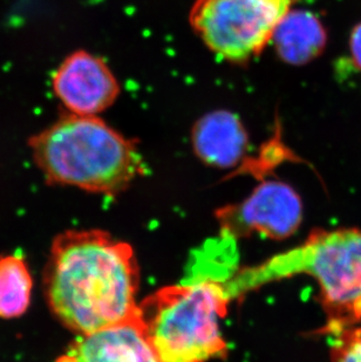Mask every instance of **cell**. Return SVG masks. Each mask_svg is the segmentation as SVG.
Wrapping results in <instances>:
<instances>
[{
	"label": "cell",
	"instance_id": "4fadbf2b",
	"mask_svg": "<svg viewBox=\"0 0 361 362\" xmlns=\"http://www.w3.org/2000/svg\"><path fill=\"white\" fill-rule=\"evenodd\" d=\"M351 52L355 64L361 69V23L352 32Z\"/></svg>",
	"mask_w": 361,
	"mask_h": 362
},
{
	"label": "cell",
	"instance_id": "3957f363",
	"mask_svg": "<svg viewBox=\"0 0 361 362\" xmlns=\"http://www.w3.org/2000/svg\"><path fill=\"white\" fill-rule=\"evenodd\" d=\"M298 274H306L317 281L328 318L323 332L338 334L361 322L360 230L314 231L303 244L239 271L227 281V288L231 299H236Z\"/></svg>",
	"mask_w": 361,
	"mask_h": 362
},
{
	"label": "cell",
	"instance_id": "8992f818",
	"mask_svg": "<svg viewBox=\"0 0 361 362\" xmlns=\"http://www.w3.org/2000/svg\"><path fill=\"white\" fill-rule=\"evenodd\" d=\"M216 217L225 236L241 238L258 233L270 240H283L299 229L303 202L291 185L264 181L248 199L219 209Z\"/></svg>",
	"mask_w": 361,
	"mask_h": 362
},
{
	"label": "cell",
	"instance_id": "7c38bea8",
	"mask_svg": "<svg viewBox=\"0 0 361 362\" xmlns=\"http://www.w3.org/2000/svg\"><path fill=\"white\" fill-rule=\"evenodd\" d=\"M336 335L331 362H361V328L348 327Z\"/></svg>",
	"mask_w": 361,
	"mask_h": 362
},
{
	"label": "cell",
	"instance_id": "7a4b0ae2",
	"mask_svg": "<svg viewBox=\"0 0 361 362\" xmlns=\"http://www.w3.org/2000/svg\"><path fill=\"white\" fill-rule=\"evenodd\" d=\"M45 181L118 195L144 174L137 142L99 117L66 114L28 140Z\"/></svg>",
	"mask_w": 361,
	"mask_h": 362
},
{
	"label": "cell",
	"instance_id": "277c9868",
	"mask_svg": "<svg viewBox=\"0 0 361 362\" xmlns=\"http://www.w3.org/2000/svg\"><path fill=\"white\" fill-rule=\"evenodd\" d=\"M231 300L227 284L207 278L156 291L139 315L162 361L208 362L228 354L219 322Z\"/></svg>",
	"mask_w": 361,
	"mask_h": 362
},
{
	"label": "cell",
	"instance_id": "6da1fadb",
	"mask_svg": "<svg viewBox=\"0 0 361 362\" xmlns=\"http://www.w3.org/2000/svg\"><path fill=\"white\" fill-rule=\"evenodd\" d=\"M140 271L132 246L103 230H69L52 242L44 292L52 315L88 334L139 313Z\"/></svg>",
	"mask_w": 361,
	"mask_h": 362
},
{
	"label": "cell",
	"instance_id": "52a82bcc",
	"mask_svg": "<svg viewBox=\"0 0 361 362\" xmlns=\"http://www.w3.org/2000/svg\"><path fill=\"white\" fill-rule=\"evenodd\" d=\"M52 89L69 113L98 117L119 98L121 87L106 62L79 49L67 55L52 76Z\"/></svg>",
	"mask_w": 361,
	"mask_h": 362
},
{
	"label": "cell",
	"instance_id": "8fae6325",
	"mask_svg": "<svg viewBox=\"0 0 361 362\" xmlns=\"http://www.w3.org/2000/svg\"><path fill=\"white\" fill-rule=\"evenodd\" d=\"M35 279L23 255L0 256V319L21 318L31 306Z\"/></svg>",
	"mask_w": 361,
	"mask_h": 362
},
{
	"label": "cell",
	"instance_id": "30bf717a",
	"mask_svg": "<svg viewBox=\"0 0 361 362\" xmlns=\"http://www.w3.org/2000/svg\"><path fill=\"white\" fill-rule=\"evenodd\" d=\"M326 39L324 26L314 14L291 10L277 26L271 41L284 62L302 66L321 54Z\"/></svg>",
	"mask_w": 361,
	"mask_h": 362
},
{
	"label": "cell",
	"instance_id": "9c48e42d",
	"mask_svg": "<svg viewBox=\"0 0 361 362\" xmlns=\"http://www.w3.org/2000/svg\"><path fill=\"white\" fill-rule=\"evenodd\" d=\"M191 144L202 162L210 167L231 169L246 161L249 135L237 114L212 110L195 122Z\"/></svg>",
	"mask_w": 361,
	"mask_h": 362
},
{
	"label": "cell",
	"instance_id": "ba28073f",
	"mask_svg": "<svg viewBox=\"0 0 361 362\" xmlns=\"http://www.w3.org/2000/svg\"><path fill=\"white\" fill-rule=\"evenodd\" d=\"M55 362H164L137 313L126 322L79 334Z\"/></svg>",
	"mask_w": 361,
	"mask_h": 362
},
{
	"label": "cell",
	"instance_id": "5b68a950",
	"mask_svg": "<svg viewBox=\"0 0 361 362\" xmlns=\"http://www.w3.org/2000/svg\"><path fill=\"white\" fill-rule=\"evenodd\" d=\"M300 0H195L189 21L219 58L246 65L273 40V32Z\"/></svg>",
	"mask_w": 361,
	"mask_h": 362
}]
</instances>
